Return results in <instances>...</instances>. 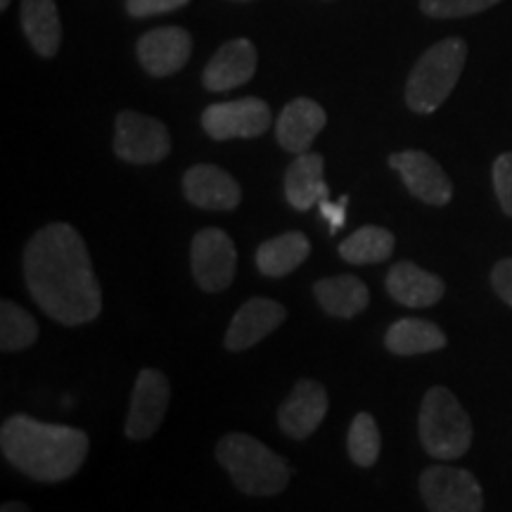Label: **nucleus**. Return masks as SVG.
<instances>
[{"instance_id": "nucleus-15", "label": "nucleus", "mask_w": 512, "mask_h": 512, "mask_svg": "<svg viewBox=\"0 0 512 512\" xmlns=\"http://www.w3.org/2000/svg\"><path fill=\"white\" fill-rule=\"evenodd\" d=\"M192 38L181 27L152 29L138 41V60L150 76H171L181 72L190 60Z\"/></svg>"}, {"instance_id": "nucleus-7", "label": "nucleus", "mask_w": 512, "mask_h": 512, "mask_svg": "<svg viewBox=\"0 0 512 512\" xmlns=\"http://www.w3.org/2000/svg\"><path fill=\"white\" fill-rule=\"evenodd\" d=\"M235 264L238 252L228 233L219 228H204L192 238L190 266L204 292L228 290L235 278Z\"/></svg>"}, {"instance_id": "nucleus-16", "label": "nucleus", "mask_w": 512, "mask_h": 512, "mask_svg": "<svg viewBox=\"0 0 512 512\" xmlns=\"http://www.w3.org/2000/svg\"><path fill=\"white\" fill-rule=\"evenodd\" d=\"M256 62H259V57H256L252 41H247V38L228 41L226 46L216 50L214 57L207 62V67H204V88L214 93L233 91V88L252 79L256 72Z\"/></svg>"}, {"instance_id": "nucleus-9", "label": "nucleus", "mask_w": 512, "mask_h": 512, "mask_svg": "<svg viewBox=\"0 0 512 512\" xmlns=\"http://www.w3.org/2000/svg\"><path fill=\"white\" fill-rule=\"evenodd\" d=\"M271 107L259 98L216 102L202 112V128L209 138H256L271 128Z\"/></svg>"}, {"instance_id": "nucleus-29", "label": "nucleus", "mask_w": 512, "mask_h": 512, "mask_svg": "<svg viewBox=\"0 0 512 512\" xmlns=\"http://www.w3.org/2000/svg\"><path fill=\"white\" fill-rule=\"evenodd\" d=\"M190 0H126V12L131 17H152L188 5Z\"/></svg>"}, {"instance_id": "nucleus-14", "label": "nucleus", "mask_w": 512, "mask_h": 512, "mask_svg": "<svg viewBox=\"0 0 512 512\" xmlns=\"http://www.w3.org/2000/svg\"><path fill=\"white\" fill-rule=\"evenodd\" d=\"M183 192L190 204L209 211L238 209L242 202L238 181L214 164L190 166L183 176Z\"/></svg>"}, {"instance_id": "nucleus-3", "label": "nucleus", "mask_w": 512, "mask_h": 512, "mask_svg": "<svg viewBox=\"0 0 512 512\" xmlns=\"http://www.w3.org/2000/svg\"><path fill=\"white\" fill-rule=\"evenodd\" d=\"M216 458L247 496L283 494L292 479L290 465L249 434H226L216 446Z\"/></svg>"}, {"instance_id": "nucleus-17", "label": "nucleus", "mask_w": 512, "mask_h": 512, "mask_svg": "<svg viewBox=\"0 0 512 512\" xmlns=\"http://www.w3.org/2000/svg\"><path fill=\"white\" fill-rule=\"evenodd\" d=\"M325 110L309 98H297L280 112L278 124H275V138L283 150L292 152V155H304L309 152L313 140L323 131Z\"/></svg>"}, {"instance_id": "nucleus-8", "label": "nucleus", "mask_w": 512, "mask_h": 512, "mask_svg": "<svg viewBox=\"0 0 512 512\" xmlns=\"http://www.w3.org/2000/svg\"><path fill=\"white\" fill-rule=\"evenodd\" d=\"M114 152L128 164H157L171 152L169 128L162 121L138 112H121L117 117Z\"/></svg>"}, {"instance_id": "nucleus-24", "label": "nucleus", "mask_w": 512, "mask_h": 512, "mask_svg": "<svg viewBox=\"0 0 512 512\" xmlns=\"http://www.w3.org/2000/svg\"><path fill=\"white\" fill-rule=\"evenodd\" d=\"M394 254V235L387 228L363 226L339 245V256L349 264H380Z\"/></svg>"}, {"instance_id": "nucleus-12", "label": "nucleus", "mask_w": 512, "mask_h": 512, "mask_svg": "<svg viewBox=\"0 0 512 512\" xmlns=\"http://www.w3.org/2000/svg\"><path fill=\"white\" fill-rule=\"evenodd\" d=\"M328 392L320 382L299 380L278 408V425L287 437L309 439L328 415Z\"/></svg>"}, {"instance_id": "nucleus-10", "label": "nucleus", "mask_w": 512, "mask_h": 512, "mask_svg": "<svg viewBox=\"0 0 512 512\" xmlns=\"http://www.w3.org/2000/svg\"><path fill=\"white\" fill-rule=\"evenodd\" d=\"M169 396L171 389L164 373L155 368L140 370L126 415V437L133 441L150 439L162 425L166 408H169Z\"/></svg>"}, {"instance_id": "nucleus-27", "label": "nucleus", "mask_w": 512, "mask_h": 512, "mask_svg": "<svg viewBox=\"0 0 512 512\" xmlns=\"http://www.w3.org/2000/svg\"><path fill=\"white\" fill-rule=\"evenodd\" d=\"M501 0H420V10L432 19H456L484 12Z\"/></svg>"}, {"instance_id": "nucleus-25", "label": "nucleus", "mask_w": 512, "mask_h": 512, "mask_svg": "<svg viewBox=\"0 0 512 512\" xmlns=\"http://www.w3.org/2000/svg\"><path fill=\"white\" fill-rule=\"evenodd\" d=\"M38 339V323L31 313H27L22 306L5 299L0 304V349L5 354H15V351H24L34 347Z\"/></svg>"}, {"instance_id": "nucleus-22", "label": "nucleus", "mask_w": 512, "mask_h": 512, "mask_svg": "<svg viewBox=\"0 0 512 512\" xmlns=\"http://www.w3.org/2000/svg\"><path fill=\"white\" fill-rule=\"evenodd\" d=\"M309 254V238L299 230H290V233L278 235V238L261 242L259 249H256V268L268 278H283L297 266H302Z\"/></svg>"}, {"instance_id": "nucleus-23", "label": "nucleus", "mask_w": 512, "mask_h": 512, "mask_svg": "<svg viewBox=\"0 0 512 512\" xmlns=\"http://www.w3.org/2000/svg\"><path fill=\"white\" fill-rule=\"evenodd\" d=\"M384 344L396 356L430 354L446 347V335L439 325L422 318H401L384 335Z\"/></svg>"}, {"instance_id": "nucleus-1", "label": "nucleus", "mask_w": 512, "mask_h": 512, "mask_svg": "<svg viewBox=\"0 0 512 512\" xmlns=\"http://www.w3.org/2000/svg\"><path fill=\"white\" fill-rule=\"evenodd\" d=\"M24 278L46 316L55 323H91L102 311V290L86 242L69 223L41 228L24 249Z\"/></svg>"}, {"instance_id": "nucleus-19", "label": "nucleus", "mask_w": 512, "mask_h": 512, "mask_svg": "<svg viewBox=\"0 0 512 512\" xmlns=\"http://www.w3.org/2000/svg\"><path fill=\"white\" fill-rule=\"evenodd\" d=\"M285 197L297 211H309L323 200H330L323 155L304 152L294 157L285 174Z\"/></svg>"}, {"instance_id": "nucleus-6", "label": "nucleus", "mask_w": 512, "mask_h": 512, "mask_svg": "<svg viewBox=\"0 0 512 512\" xmlns=\"http://www.w3.org/2000/svg\"><path fill=\"white\" fill-rule=\"evenodd\" d=\"M420 496L430 512H482L484 491L470 470L434 465L420 475Z\"/></svg>"}, {"instance_id": "nucleus-4", "label": "nucleus", "mask_w": 512, "mask_h": 512, "mask_svg": "<svg viewBox=\"0 0 512 512\" xmlns=\"http://www.w3.org/2000/svg\"><path fill=\"white\" fill-rule=\"evenodd\" d=\"M467 43L463 38H444L425 50L415 62L406 83V102L415 114L437 112L465 69Z\"/></svg>"}, {"instance_id": "nucleus-18", "label": "nucleus", "mask_w": 512, "mask_h": 512, "mask_svg": "<svg viewBox=\"0 0 512 512\" xmlns=\"http://www.w3.org/2000/svg\"><path fill=\"white\" fill-rule=\"evenodd\" d=\"M387 290L394 302H399L408 309H427L441 302L446 285L439 275L422 271L413 261H399L387 273Z\"/></svg>"}, {"instance_id": "nucleus-32", "label": "nucleus", "mask_w": 512, "mask_h": 512, "mask_svg": "<svg viewBox=\"0 0 512 512\" xmlns=\"http://www.w3.org/2000/svg\"><path fill=\"white\" fill-rule=\"evenodd\" d=\"M0 512H31V508H29V505L19 503V501H8V503H3Z\"/></svg>"}, {"instance_id": "nucleus-20", "label": "nucleus", "mask_w": 512, "mask_h": 512, "mask_svg": "<svg viewBox=\"0 0 512 512\" xmlns=\"http://www.w3.org/2000/svg\"><path fill=\"white\" fill-rule=\"evenodd\" d=\"M318 304L335 318H354L368 309V287L356 275H332L313 285Z\"/></svg>"}, {"instance_id": "nucleus-2", "label": "nucleus", "mask_w": 512, "mask_h": 512, "mask_svg": "<svg viewBox=\"0 0 512 512\" xmlns=\"http://www.w3.org/2000/svg\"><path fill=\"white\" fill-rule=\"evenodd\" d=\"M3 456L36 482L57 484L79 472L88 453V434L67 425L12 415L0 430Z\"/></svg>"}, {"instance_id": "nucleus-5", "label": "nucleus", "mask_w": 512, "mask_h": 512, "mask_svg": "<svg viewBox=\"0 0 512 512\" xmlns=\"http://www.w3.org/2000/svg\"><path fill=\"white\" fill-rule=\"evenodd\" d=\"M420 441L437 460H456L470 451L472 422L453 392L432 387L420 408Z\"/></svg>"}, {"instance_id": "nucleus-13", "label": "nucleus", "mask_w": 512, "mask_h": 512, "mask_svg": "<svg viewBox=\"0 0 512 512\" xmlns=\"http://www.w3.org/2000/svg\"><path fill=\"white\" fill-rule=\"evenodd\" d=\"M285 318L287 309L283 304L266 297L249 299L230 320L223 344H226L228 351H245L278 330L285 323Z\"/></svg>"}, {"instance_id": "nucleus-31", "label": "nucleus", "mask_w": 512, "mask_h": 512, "mask_svg": "<svg viewBox=\"0 0 512 512\" xmlns=\"http://www.w3.org/2000/svg\"><path fill=\"white\" fill-rule=\"evenodd\" d=\"M347 204H349V197H347V195L339 197V202L323 200V202L318 204V207H320V214H323V216H325V221L330 223L332 235H335L337 230L344 226V221H347Z\"/></svg>"}, {"instance_id": "nucleus-11", "label": "nucleus", "mask_w": 512, "mask_h": 512, "mask_svg": "<svg viewBox=\"0 0 512 512\" xmlns=\"http://www.w3.org/2000/svg\"><path fill=\"white\" fill-rule=\"evenodd\" d=\"M389 166L399 171L403 185L420 202L432 207H446L453 197V185L448 181L446 171L427 152L403 150L389 157Z\"/></svg>"}, {"instance_id": "nucleus-30", "label": "nucleus", "mask_w": 512, "mask_h": 512, "mask_svg": "<svg viewBox=\"0 0 512 512\" xmlns=\"http://www.w3.org/2000/svg\"><path fill=\"white\" fill-rule=\"evenodd\" d=\"M491 285H494L498 297L508 306H512V256L510 259L498 261L494 266V271H491Z\"/></svg>"}, {"instance_id": "nucleus-26", "label": "nucleus", "mask_w": 512, "mask_h": 512, "mask_svg": "<svg viewBox=\"0 0 512 512\" xmlns=\"http://www.w3.org/2000/svg\"><path fill=\"white\" fill-rule=\"evenodd\" d=\"M349 456L358 467H373L380 458V427L370 413H358L349 427Z\"/></svg>"}, {"instance_id": "nucleus-21", "label": "nucleus", "mask_w": 512, "mask_h": 512, "mask_svg": "<svg viewBox=\"0 0 512 512\" xmlns=\"http://www.w3.org/2000/svg\"><path fill=\"white\" fill-rule=\"evenodd\" d=\"M22 29L41 57H55L62 43V22L55 0H24Z\"/></svg>"}, {"instance_id": "nucleus-28", "label": "nucleus", "mask_w": 512, "mask_h": 512, "mask_svg": "<svg viewBox=\"0 0 512 512\" xmlns=\"http://www.w3.org/2000/svg\"><path fill=\"white\" fill-rule=\"evenodd\" d=\"M494 190L501 209L512 216V152H503L494 162Z\"/></svg>"}, {"instance_id": "nucleus-33", "label": "nucleus", "mask_w": 512, "mask_h": 512, "mask_svg": "<svg viewBox=\"0 0 512 512\" xmlns=\"http://www.w3.org/2000/svg\"><path fill=\"white\" fill-rule=\"evenodd\" d=\"M8 5H10V0H0V10H8Z\"/></svg>"}]
</instances>
